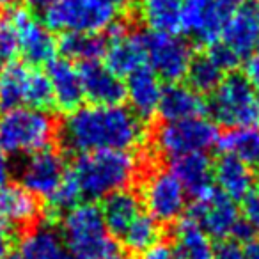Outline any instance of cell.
Returning a JSON list of instances; mask_svg holds the SVG:
<instances>
[{
	"mask_svg": "<svg viewBox=\"0 0 259 259\" xmlns=\"http://www.w3.org/2000/svg\"><path fill=\"white\" fill-rule=\"evenodd\" d=\"M57 137L62 149L71 153L128 151L146 137L142 119L121 105L78 107L59 122Z\"/></svg>",
	"mask_w": 259,
	"mask_h": 259,
	"instance_id": "cell-1",
	"label": "cell"
},
{
	"mask_svg": "<svg viewBox=\"0 0 259 259\" xmlns=\"http://www.w3.org/2000/svg\"><path fill=\"white\" fill-rule=\"evenodd\" d=\"M80 195L87 201H100L137 178L141 163L130 151H93L76 156L71 169Z\"/></svg>",
	"mask_w": 259,
	"mask_h": 259,
	"instance_id": "cell-2",
	"label": "cell"
},
{
	"mask_svg": "<svg viewBox=\"0 0 259 259\" xmlns=\"http://www.w3.org/2000/svg\"><path fill=\"white\" fill-rule=\"evenodd\" d=\"M59 122L48 110L18 107L0 117V151L6 155H32L57 137Z\"/></svg>",
	"mask_w": 259,
	"mask_h": 259,
	"instance_id": "cell-3",
	"label": "cell"
},
{
	"mask_svg": "<svg viewBox=\"0 0 259 259\" xmlns=\"http://www.w3.org/2000/svg\"><path fill=\"white\" fill-rule=\"evenodd\" d=\"M132 0H57L43 16L50 30L103 32L130 8Z\"/></svg>",
	"mask_w": 259,
	"mask_h": 259,
	"instance_id": "cell-4",
	"label": "cell"
},
{
	"mask_svg": "<svg viewBox=\"0 0 259 259\" xmlns=\"http://www.w3.org/2000/svg\"><path fill=\"white\" fill-rule=\"evenodd\" d=\"M61 236L78 259H103L117 252L100 206L93 202L76 204L62 215Z\"/></svg>",
	"mask_w": 259,
	"mask_h": 259,
	"instance_id": "cell-5",
	"label": "cell"
},
{
	"mask_svg": "<svg viewBox=\"0 0 259 259\" xmlns=\"http://www.w3.org/2000/svg\"><path fill=\"white\" fill-rule=\"evenodd\" d=\"M206 108L213 121L226 126L227 130L257 122L254 87L240 73L224 76L219 87L211 93V100L206 103Z\"/></svg>",
	"mask_w": 259,
	"mask_h": 259,
	"instance_id": "cell-6",
	"label": "cell"
},
{
	"mask_svg": "<svg viewBox=\"0 0 259 259\" xmlns=\"http://www.w3.org/2000/svg\"><path fill=\"white\" fill-rule=\"evenodd\" d=\"M219 130L204 117H192L183 121L162 122L153 132V144L156 153L167 158L206 153L219 142Z\"/></svg>",
	"mask_w": 259,
	"mask_h": 259,
	"instance_id": "cell-7",
	"label": "cell"
},
{
	"mask_svg": "<svg viewBox=\"0 0 259 259\" xmlns=\"http://www.w3.org/2000/svg\"><path fill=\"white\" fill-rule=\"evenodd\" d=\"M141 34L146 54V64L156 73V76L169 83L185 78L188 66L194 57L190 43L174 32L144 30Z\"/></svg>",
	"mask_w": 259,
	"mask_h": 259,
	"instance_id": "cell-8",
	"label": "cell"
},
{
	"mask_svg": "<svg viewBox=\"0 0 259 259\" xmlns=\"http://www.w3.org/2000/svg\"><path fill=\"white\" fill-rule=\"evenodd\" d=\"M141 201L158 224H172L187 208V192L170 170L149 167L142 174Z\"/></svg>",
	"mask_w": 259,
	"mask_h": 259,
	"instance_id": "cell-9",
	"label": "cell"
},
{
	"mask_svg": "<svg viewBox=\"0 0 259 259\" xmlns=\"http://www.w3.org/2000/svg\"><path fill=\"white\" fill-rule=\"evenodd\" d=\"M238 4V0H183L181 30L209 47L220 41V34Z\"/></svg>",
	"mask_w": 259,
	"mask_h": 259,
	"instance_id": "cell-10",
	"label": "cell"
},
{
	"mask_svg": "<svg viewBox=\"0 0 259 259\" xmlns=\"http://www.w3.org/2000/svg\"><path fill=\"white\" fill-rule=\"evenodd\" d=\"M188 217L194 219L211 240L219 241L231 238L241 220L236 201H233L219 188H211L204 195L195 199Z\"/></svg>",
	"mask_w": 259,
	"mask_h": 259,
	"instance_id": "cell-11",
	"label": "cell"
},
{
	"mask_svg": "<svg viewBox=\"0 0 259 259\" xmlns=\"http://www.w3.org/2000/svg\"><path fill=\"white\" fill-rule=\"evenodd\" d=\"M66 172L64 158L59 151L45 148L32 155H27L18 169L20 185L34 197L50 199L62 183Z\"/></svg>",
	"mask_w": 259,
	"mask_h": 259,
	"instance_id": "cell-12",
	"label": "cell"
},
{
	"mask_svg": "<svg viewBox=\"0 0 259 259\" xmlns=\"http://www.w3.org/2000/svg\"><path fill=\"white\" fill-rule=\"evenodd\" d=\"M18 34V50L29 66L48 64L57 54V39L45 23L29 11H15L11 15Z\"/></svg>",
	"mask_w": 259,
	"mask_h": 259,
	"instance_id": "cell-13",
	"label": "cell"
},
{
	"mask_svg": "<svg viewBox=\"0 0 259 259\" xmlns=\"http://www.w3.org/2000/svg\"><path fill=\"white\" fill-rule=\"evenodd\" d=\"M220 41L238 55L247 59L259 43V0H241L229 16Z\"/></svg>",
	"mask_w": 259,
	"mask_h": 259,
	"instance_id": "cell-14",
	"label": "cell"
},
{
	"mask_svg": "<svg viewBox=\"0 0 259 259\" xmlns=\"http://www.w3.org/2000/svg\"><path fill=\"white\" fill-rule=\"evenodd\" d=\"M110 36L107 37L105 61L107 68L119 76H128L132 71L146 64V54L142 47L141 34L132 32L124 25L114 23L110 27Z\"/></svg>",
	"mask_w": 259,
	"mask_h": 259,
	"instance_id": "cell-15",
	"label": "cell"
},
{
	"mask_svg": "<svg viewBox=\"0 0 259 259\" xmlns=\"http://www.w3.org/2000/svg\"><path fill=\"white\" fill-rule=\"evenodd\" d=\"M83 96L94 105H121L126 98V85L121 76L101 64L100 61H87L78 64Z\"/></svg>",
	"mask_w": 259,
	"mask_h": 259,
	"instance_id": "cell-16",
	"label": "cell"
},
{
	"mask_svg": "<svg viewBox=\"0 0 259 259\" xmlns=\"http://www.w3.org/2000/svg\"><path fill=\"white\" fill-rule=\"evenodd\" d=\"M20 259H78L52 224L36 222L27 227L20 241Z\"/></svg>",
	"mask_w": 259,
	"mask_h": 259,
	"instance_id": "cell-17",
	"label": "cell"
},
{
	"mask_svg": "<svg viewBox=\"0 0 259 259\" xmlns=\"http://www.w3.org/2000/svg\"><path fill=\"white\" fill-rule=\"evenodd\" d=\"M126 98L130 107L141 119L155 115L162 96V83L156 73L148 64L141 66L126 76Z\"/></svg>",
	"mask_w": 259,
	"mask_h": 259,
	"instance_id": "cell-18",
	"label": "cell"
},
{
	"mask_svg": "<svg viewBox=\"0 0 259 259\" xmlns=\"http://www.w3.org/2000/svg\"><path fill=\"white\" fill-rule=\"evenodd\" d=\"M170 172L187 195L197 199L213 188V162L206 153H190L170 160Z\"/></svg>",
	"mask_w": 259,
	"mask_h": 259,
	"instance_id": "cell-19",
	"label": "cell"
},
{
	"mask_svg": "<svg viewBox=\"0 0 259 259\" xmlns=\"http://www.w3.org/2000/svg\"><path fill=\"white\" fill-rule=\"evenodd\" d=\"M156 112L163 122H174L201 117L204 112H208V108H206V101L197 91H194L190 85H181L174 82L162 87V96H160Z\"/></svg>",
	"mask_w": 259,
	"mask_h": 259,
	"instance_id": "cell-20",
	"label": "cell"
},
{
	"mask_svg": "<svg viewBox=\"0 0 259 259\" xmlns=\"http://www.w3.org/2000/svg\"><path fill=\"white\" fill-rule=\"evenodd\" d=\"M47 75L54 93V105L68 114L78 108L83 100L78 68L68 59H52Z\"/></svg>",
	"mask_w": 259,
	"mask_h": 259,
	"instance_id": "cell-21",
	"label": "cell"
},
{
	"mask_svg": "<svg viewBox=\"0 0 259 259\" xmlns=\"http://www.w3.org/2000/svg\"><path fill=\"white\" fill-rule=\"evenodd\" d=\"M41 215L37 197L27 192L22 185H4L0 187V222L13 227L34 226Z\"/></svg>",
	"mask_w": 259,
	"mask_h": 259,
	"instance_id": "cell-22",
	"label": "cell"
},
{
	"mask_svg": "<svg viewBox=\"0 0 259 259\" xmlns=\"http://www.w3.org/2000/svg\"><path fill=\"white\" fill-rule=\"evenodd\" d=\"M100 209L110 236L119 241L130 224L142 213V201L137 192L122 188L107 195Z\"/></svg>",
	"mask_w": 259,
	"mask_h": 259,
	"instance_id": "cell-23",
	"label": "cell"
},
{
	"mask_svg": "<svg viewBox=\"0 0 259 259\" xmlns=\"http://www.w3.org/2000/svg\"><path fill=\"white\" fill-rule=\"evenodd\" d=\"M213 180L219 185V190L229 195L233 201H243L254 187V172L250 167L227 153L213 163Z\"/></svg>",
	"mask_w": 259,
	"mask_h": 259,
	"instance_id": "cell-24",
	"label": "cell"
},
{
	"mask_svg": "<svg viewBox=\"0 0 259 259\" xmlns=\"http://www.w3.org/2000/svg\"><path fill=\"white\" fill-rule=\"evenodd\" d=\"M172 236V247L178 259H211V238L199 227L194 219H178Z\"/></svg>",
	"mask_w": 259,
	"mask_h": 259,
	"instance_id": "cell-25",
	"label": "cell"
},
{
	"mask_svg": "<svg viewBox=\"0 0 259 259\" xmlns=\"http://www.w3.org/2000/svg\"><path fill=\"white\" fill-rule=\"evenodd\" d=\"M34 66L8 62L0 69V110L25 107L30 71Z\"/></svg>",
	"mask_w": 259,
	"mask_h": 259,
	"instance_id": "cell-26",
	"label": "cell"
},
{
	"mask_svg": "<svg viewBox=\"0 0 259 259\" xmlns=\"http://www.w3.org/2000/svg\"><path fill=\"white\" fill-rule=\"evenodd\" d=\"M217 144L222 153L240 158L252 170L259 169V128L254 124L229 128L226 134L220 135Z\"/></svg>",
	"mask_w": 259,
	"mask_h": 259,
	"instance_id": "cell-27",
	"label": "cell"
},
{
	"mask_svg": "<svg viewBox=\"0 0 259 259\" xmlns=\"http://www.w3.org/2000/svg\"><path fill=\"white\" fill-rule=\"evenodd\" d=\"M107 50V37L101 32H64L57 43V52L68 61H98Z\"/></svg>",
	"mask_w": 259,
	"mask_h": 259,
	"instance_id": "cell-28",
	"label": "cell"
},
{
	"mask_svg": "<svg viewBox=\"0 0 259 259\" xmlns=\"http://www.w3.org/2000/svg\"><path fill=\"white\" fill-rule=\"evenodd\" d=\"M139 9L151 30L174 34L181 30L183 0H139Z\"/></svg>",
	"mask_w": 259,
	"mask_h": 259,
	"instance_id": "cell-29",
	"label": "cell"
},
{
	"mask_svg": "<svg viewBox=\"0 0 259 259\" xmlns=\"http://www.w3.org/2000/svg\"><path fill=\"white\" fill-rule=\"evenodd\" d=\"M160 236H162L160 224L149 213L142 211L134 222L130 224V227L124 231L119 241L126 250L134 252V254H141L146 248L155 245L156 241H160Z\"/></svg>",
	"mask_w": 259,
	"mask_h": 259,
	"instance_id": "cell-30",
	"label": "cell"
},
{
	"mask_svg": "<svg viewBox=\"0 0 259 259\" xmlns=\"http://www.w3.org/2000/svg\"><path fill=\"white\" fill-rule=\"evenodd\" d=\"M224 73L226 71L208 54H202L192 57L185 76H187L192 89L197 91L199 94H208L219 87V83L224 78Z\"/></svg>",
	"mask_w": 259,
	"mask_h": 259,
	"instance_id": "cell-31",
	"label": "cell"
},
{
	"mask_svg": "<svg viewBox=\"0 0 259 259\" xmlns=\"http://www.w3.org/2000/svg\"><path fill=\"white\" fill-rule=\"evenodd\" d=\"M80 199H82L80 190H78L75 180H73L71 174H69V170H68L66 176H64V180H62V183L59 185V188L54 192V195H52L50 199H47L50 215L52 217L64 215L66 211H69V209L75 208V206L78 204Z\"/></svg>",
	"mask_w": 259,
	"mask_h": 259,
	"instance_id": "cell-32",
	"label": "cell"
},
{
	"mask_svg": "<svg viewBox=\"0 0 259 259\" xmlns=\"http://www.w3.org/2000/svg\"><path fill=\"white\" fill-rule=\"evenodd\" d=\"M18 52V34L11 15L0 13V64L11 62Z\"/></svg>",
	"mask_w": 259,
	"mask_h": 259,
	"instance_id": "cell-33",
	"label": "cell"
},
{
	"mask_svg": "<svg viewBox=\"0 0 259 259\" xmlns=\"http://www.w3.org/2000/svg\"><path fill=\"white\" fill-rule=\"evenodd\" d=\"M208 48H209L208 55L224 69V71H233V69L241 62L240 59H238V55L234 54L233 50H229L222 41H217V43L209 45Z\"/></svg>",
	"mask_w": 259,
	"mask_h": 259,
	"instance_id": "cell-34",
	"label": "cell"
},
{
	"mask_svg": "<svg viewBox=\"0 0 259 259\" xmlns=\"http://www.w3.org/2000/svg\"><path fill=\"white\" fill-rule=\"evenodd\" d=\"M211 259H247V252L240 241L233 240V238H226L213 247Z\"/></svg>",
	"mask_w": 259,
	"mask_h": 259,
	"instance_id": "cell-35",
	"label": "cell"
},
{
	"mask_svg": "<svg viewBox=\"0 0 259 259\" xmlns=\"http://www.w3.org/2000/svg\"><path fill=\"white\" fill-rule=\"evenodd\" d=\"M243 215L245 220L259 231V183L250 188L247 195L243 197Z\"/></svg>",
	"mask_w": 259,
	"mask_h": 259,
	"instance_id": "cell-36",
	"label": "cell"
},
{
	"mask_svg": "<svg viewBox=\"0 0 259 259\" xmlns=\"http://www.w3.org/2000/svg\"><path fill=\"white\" fill-rule=\"evenodd\" d=\"M139 259H178V255L172 245L160 240L149 248H146L144 252H141Z\"/></svg>",
	"mask_w": 259,
	"mask_h": 259,
	"instance_id": "cell-37",
	"label": "cell"
},
{
	"mask_svg": "<svg viewBox=\"0 0 259 259\" xmlns=\"http://www.w3.org/2000/svg\"><path fill=\"white\" fill-rule=\"evenodd\" d=\"M16 245V231L13 226L0 222V259L11 255Z\"/></svg>",
	"mask_w": 259,
	"mask_h": 259,
	"instance_id": "cell-38",
	"label": "cell"
},
{
	"mask_svg": "<svg viewBox=\"0 0 259 259\" xmlns=\"http://www.w3.org/2000/svg\"><path fill=\"white\" fill-rule=\"evenodd\" d=\"M245 78L250 82L252 87L259 89V54L248 55L247 64H245Z\"/></svg>",
	"mask_w": 259,
	"mask_h": 259,
	"instance_id": "cell-39",
	"label": "cell"
},
{
	"mask_svg": "<svg viewBox=\"0 0 259 259\" xmlns=\"http://www.w3.org/2000/svg\"><path fill=\"white\" fill-rule=\"evenodd\" d=\"M27 6V11L34 16H45L48 9L57 2V0H23Z\"/></svg>",
	"mask_w": 259,
	"mask_h": 259,
	"instance_id": "cell-40",
	"label": "cell"
},
{
	"mask_svg": "<svg viewBox=\"0 0 259 259\" xmlns=\"http://www.w3.org/2000/svg\"><path fill=\"white\" fill-rule=\"evenodd\" d=\"M9 178H11V165H9L8 155L0 151V187L8 185Z\"/></svg>",
	"mask_w": 259,
	"mask_h": 259,
	"instance_id": "cell-41",
	"label": "cell"
},
{
	"mask_svg": "<svg viewBox=\"0 0 259 259\" xmlns=\"http://www.w3.org/2000/svg\"><path fill=\"white\" fill-rule=\"evenodd\" d=\"M245 252H247V259H259V240L248 241Z\"/></svg>",
	"mask_w": 259,
	"mask_h": 259,
	"instance_id": "cell-42",
	"label": "cell"
},
{
	"mask_svg": "<svg viewBox=\"0 0 259 259\" xmlns=\"http://www.w3.org/2000/svg\"><path fill=\"white\" fill-rule=\"evenodd\" d=\"M16 0H0V9H4V8H11L13 4H15Z\"/></svg>",
	"mask_w": 259,
	"mask_h": 259,
	"instance_id": "cell-43",
	"label": "cell"
},
{
	"mask_svg": "<svg viewBox=\"0 0 259 259\" xmlns=\"http://www.w3.org/2000/svg\"><path fill=\"white\" fill-rule=\"evenodd\" d=\"M103 259H128V257H126V255H122V254H119V252H114V254L107 255V257H103Z\"/></svg>",
	"mask_w": 259,
	"mask_h": 259,
	"instance_id": "cell-44",
	"label": "cell"
},
{
	"mask_svg": "<svg viewBox=\"0 0 259 259\" xmlns=\"http://www.w3.org/2000/svg\"><path fill=\"white\" fill-rule=\"evenodd\" d=\"M255 112H257V122H259V96H255Z\"/></svg>",
	"mask_w": 259,
	"mask_h": 259,
	"instance_id": "cell-45",
	"label": "cell"
},
{
	"mask_svg": "<svg viewBox=\"0 0 259 259\" xmlns=\"http://www.w3.org/2000/svg\"><path fill=\"white\" fill-rule=\"evenodd\" d=\"M4 259H20V257H16V255H8V257H4Z\"/></svg>",
	"mask_w": 259,
	"mask_h": 259,
	"instance_id": "cell-46",
	"label": "cell"
},
{
	"mask_svg": "<svg viewBox=\"0 0 259 259\" xmlns=\"http://www.w3.org/2000/svg\"><path fill=\"white\" fill-rule=\"evenodd\" d=\"M257 50H259V43H257Z\"/></svg>",
	"mask_w": 259,
	"mask_h": 259,
	"instance_id": "cell-47",
	"label": "cell"
},
{
	"mask_svg": "<svg viewBox=\"0 0 259 259\" xmlns=\"http://www.w3.org/2000/svg\"><path fill=\"white\" fill-rule=\"evenodd\" d=\"M238 2H241V0H238Z\"/></svg>",
	"mask_w": 259,
	"mask_h": 259,
	"instance_id": "cell-48",
	"label": "cell"
}]
</instances>
